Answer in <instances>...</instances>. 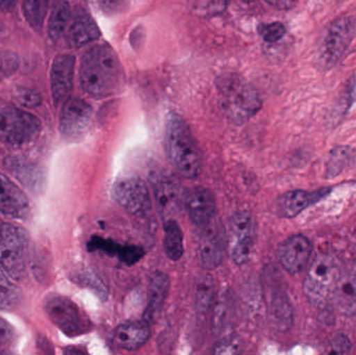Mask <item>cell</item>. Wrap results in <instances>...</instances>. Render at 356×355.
I'll return each instance as SVG.
<instances>
[{
    "label": "cell",
    "instance_id": "6da1fadb",
    "mask_svg": "<svg viewBox=\"0 0 356 355\" xmlns=\"http://www.w3.org/2000/svg\"><path fill=\"white\" fill-rule=\"evenodd\" d=\"M79 75L83 91L94 98L119 93L124 83L120 60L106 44L93 46L83 54Z\"/></svg>",
    "mask_w": 356,
    "mask_h": 355
},
{
    "label": "cell",
    "instance_id": "7a4b0ae2",
    "mask_svg": "<svg viewBox=\"0 0 356 355\" xmlns=\"http://www.w3.org/2000/svg\"><path fill=\"white\" fill-rule=\"evenodd\" d=\"M165 145L169 162L181 176L195 179L200 174V150L188 125L175 113H171L167 118Z\"/></svg>",
    "mask_w": 356,
    "mask_h": 355
},
{
    "label": "cell",
    "instance_id": "3957f363",
    "mask_svg": "<svg viewBox=\"0 0 356 355\" xmlns=\"http://www.w3.org/2000/svg\"><path fill=\"white\" fill-rule=\"evenodd\" d=\"M217 88L222 110L234 124H243L261 110L259 93L242 77L234 74L221 76Z\"/></svg>",
    "mask_w": 356,
    "mask_h": 355
},
{
    "label": "cell",
    "instance_id": "277c9868",
    "mask_svg": "<svg viewBox=\"0 0 356 355\" xmlns=\"http://www.w3.org/2000/svg\"><path fill=\"white\" fill-rule=\"evenodd\" d=\"M40 131L41 122L37 117L14 104H0V142L8 147H24L37 139Z\"/></svg>",
    "mask_w": 356,
    "mask_h": 355
},
{
    "label": "cell",
    "instance_id": "5b68a950",
    "mask_svg": "<svg viewBox=\"0 0 356 355\" xmlns=\"http://www.w3.org/2000/svg\"><path fill=\"white\" fill-rule=\"evenodd\" d=\"M342 268L338 258L321 254L314 260L305 276L303 291L311 304L323 306L332 298Z\"/></svg>",
    "mask_w": 356,
    "mask_h": 355
},
{
    "label": "cell",
    "instance_id": "8992f818",
    "mask_svg": "<svg viewBox=\"0 0 356 355\" xmlns=\"http://www.w3.org/2000/svg\"><path fill=\"white\" fill-rule=\"evenodd\" d=\"M0 266L10 279L21 281L26 275V241L18 227L0 225Z\"/></svg>",
    "mask_w": 356,
    "mask_h": 355
},
{
    "label": "cell",
    "instance_id": "52a82bcc",
    "mask_svg": "<svg viewBox=\"0 0 356 355\" xmlns=\"http://www.w3.org/2000/svg\"><path fill=\"white\" fill-rule=\"evenodd\" d=\"M355 29L353 17H339L326 27L319 45L320 60L324 67L332 68L342 60L355 37Z\"/></svg>",
    "mask_w": 356,
    "mask_h": 355
},
{
    "label": "cell",
    "instance_id": "ba28073f",
    "mask_svg": "<svg viewBox=\"0 0 356 355\" xmlns=\"http://www.w3.org/2000/svg\"><path fill=\"white\" fill-rule=\"evenodd\" d=\"M44 310L50 321L68 337H77L89 331L87 317L68 297L50 294L44 300Z\"/></svg>",
    "mask_w": 356,
    "mask_h": 355
},
{
    "label": "cell",
    "instance_id": "9c48e42d",
    "mask_svg": "<svg viewBox=\"0 0 356 355\" xmlns=\"http://www.w3.org/2000/svg\"><path fill=\"white\" fill-rule=\"evenodd\" d=\"M255 244V223L247 210L236 213L228 226L227 249L232 262L244 265L249 262Z\"/></svg>",
    "mask_w": 356,
    "mask_h": 355
},
{
    "label": "cell",
    "instance_id": "30bf717a",
    "mask_svg": "<svg viewBox=\"0 0 356 355\" xmlns=\"http://www.w3.org/2000/svg\"><path fill=\"white\" fill-rule=\"evenodd\" d=\"M112 195L121 208L135 216H145L152 210L149 191L140 177L131 175L117 179Z\"/></svg>",
    "mask_w": 356,
    "mask_h": 355
},
{
    "label": "cell",
    "instance_id": "8fae6325",
    "mask_svg": "<svg viewBox=\"0 0 356 355\" xmlns=\"http://www.w3.org/2000/svg\"><path fill=\"white\" fill-rule=\"evenodd\" d=\"M92 118L93 110L89 104L77 98H69L60 112V133L70 141L81 139L89 129Z\"/></svg>",
    "mask_w": 356,
    "mask_h": 355
},
{
    "label": "cell",
    "instance_id": "7c38bea8",
    "mask_svg": "<svg viewBox=\"0 0 356 355\" xmlns=\"http://www.w3.org/2000/svg\"><path fill=\"white\" fill-rule=\"evenodd\" d=\"M227 240L225 233L213 220L203 227L199 241V260L205 270L218 268L223 262Z\"/></svg>",
    "mask_w": 356,
    "mask_h": 355
},
{
    "label": "cell",
    "instance_id": "4fadbf2b",
    "mask_svg": "<svg viewBox=\"0 0 356 355\" xmlns=\"http://www.w3.org/2000/svg\"><path fill=\"white\" fill-rule=\"evenodd\" d=\"M152 183L154 198L164 220L175 219V215L184 204V197L177 181L171 175L159 172L152 175Z\"/></svg>",
    "mask_w": 356,
    "mask_h": 355
},
{
    "label": "cell",
    "instance_id": "5bb4252c",
    "mask_svg": "<svg viewBox=\"0 0 356 355\" xmlns=\"http://www.w3.org/2000/svg\"><path fill=\"white\" fill-rule=\"evenodd\" d=\"M75 58L71 54L56 56L50 69V89L54 104H64L73 89Z\"/></svg>",
    "mask_w": 356,
    "mask_h": 355
},
{
    "label": "cell",
    "instance_id": "9a60e30c",
    "mask_svg": "<svg viewBox=\"0 0 356 355\" xmlns=\"http://www.w3.org/2000/svg\"><path fill=\"white\" fill-rule=\"evenodd\" d=\"M313 252V246L307 237L294 235L288 238L280 248V261L284 270L297 274L307 267Z\"/></svg>",
    "mask_w": 356,
    "mask_h": 355
},
{
    "label": "cell",
    "instance_id": "2e32d148",
    "mask_svg": "<svg viewBox=\"0 0 356 355\" xmlns=\"http://www.w3.org/2000/svg\"><path fill=\"white\" fill-rule=\"evenodd\" d=\"M184 206L195 226L202 229L215 219L216 201L205 188H196L184 197Z\"/></svg>",
    "mask_w": 356,
    "mask_h": 355
},
{
    "label": "cell",
    "instance_id": "e0dca14e",
    "mask_svg": "<svg viewBox=\"0 0 356 355\" xmlns=\"http://www.w3.org/2000/svg\"><path fill=\"white\" fill-rule=\"evenodd\" d=\"M31 206L24 192L0 173V212L13 219H26Z\"/></svg>",
    "mask_w": 356,
    "mask_h": 355
},
{
    "label": "cell",
    "instance_id": "ac0fdd59",
    "mask_svg": "<svg viewBox=\"0 0 356 355\" xmlns=\"http://www.w3.org/2000/svg\"><path fill=\"white\" fill-rule=\"evenodd\" d=\"M332 297L339 313L345 316L356 315V261L342 269Z\"/></svg>",
    "mask_w": 356,
    "mask_h": 355
},
{
    "label": "cell",
    "instance_id": "d6986e66",
    "mask_svg": "<svg viewBox=\"0 0 356 355\" xmlns=\"http://www.w3.org/2000/svg\"><path fill=\"white\" fill-rule=\"evenodd\" d=\"M6 168L31 191L40 194L45 189V171L39 164L23 158H10L6 160Z\"/></svg>",
    "mask_w": 356,
    "mask_h": 355
},
{
    "label": "cell",
    "instance_id": "ffe728a7",
    "mask_svg": "<svg viewBox=\"0 0 356 355\" xmlns=\"http://www.w3.org/2000/svg\"><path fill=\"white\" fill-rule=\"evenodd\" d=\"M328 193L330 190L326 189L314 192L293 190V191L286 192L280 197L278 201V210L282 217L294 218L309 206L323 199Z\"/></svg>",
    "mask_w": 356,
    "mask_h": 355
},
{
    "label": "cell",
    "instance_id": "44dd1931",
    "mask_svg": "<svg viewBox=\"0 0 356 355\" xmlns=\"http://www.w3.org/2000/svg\"><path fill=\"white\" fill-rule=\"evenodd\" d=\"M150 325L146 321H129L117 327L115 342L121 349L136 352L147 343Z\"/></svg>",
    "mask_w": 356,
    "mask_h": 355
},
{
    "label": "cell",
    "instance_id": "7402d4cb",
    "mask_svg": "<svg viewBox=\"0 0 356 355\" xmlns=\"http://www.w3.org/2000/svg\"><path fill=\"white\" fill-rule=\"evenodd\" d=\"M169 288H170V281L168 275L160 271L152 275L149 291H148L147 306L143 314V320L148 324H152L158 320L165 300L168 296Z\"/></svg>",
    "mask_w": 356,
    "mask_h": 355
},
{
    "label": "cell",
    "instance_id": "603a6c76",
    "mask_svg": "<svg viewBox=\"0 0 356 355\" xmlns=\"http://www.w3.org/2000/svg\"><path fill=\"white\" fill-rule=\"evenodd\" d=\"M100 31L94 19L83 10H77L68 29V41L72 47L79 48L95 41Z\"/></svg>",
    "mask_w": 356,
    "mask_h": 355
},
{
    "label": "cell",
    "instance_id": "cb8c5ba5",
    "mask_svg": "<svg viewBox=\"0 0 356 355\" xmlns=\"http://www.w3.org/2000/svg\"><path fill=\"white\" fill-rule=\"evenodd\" d=\"M89 251H102L108 256H117L121 262L131 266L137 264L143 258L145 251L139 246L121 245L111 240L102 239L99 237H93L88 243Z\"/></svg>",
    "mask_w": 356,
    "mask_h": 355
},
{
    "label": "cell",
    "instance_id": "d4e9b609",
    "mask_svg": "<svg viewBox=\"0 0 356 355\" xmlns=\"http://www.w3.org/2000/svg\"><path fill=\"white\" fill-rule=\"evenodd\" d=\"M71 20V8L68 0H54L48 20V35L56 41L64 35Z\"/></svg>",
    "mask_w": 356,
    "mask_h": 355
},
{
    "label": "cell",
    "instance_id": "484cf974",
    "mask_svg": "<svg viewBox=\"0 0 356 355\" xmlns=\"http://www.w3.org/2000/svg\"><path fill=\"white\" fill-rule=\"evenodd\" d=\"M164 249L171 261H179L184 254V237L175 219L164 220Z\"/></svg>",
    "mask_w": 356,
    "mask_h": 355
},
{
    "label": "cell",
    "instance_id": "4316f807",
    "mask_svg": "<svg viewBox=\"0 0 356 355\" xmlns=\"http://www.w3.org/2000/svg\"><path fill=\"white\" fill-rule=\"evenodd\" d=\"M213 291L215 285L211 274L203 273L197 277L194 287V302L197 312L204 314L209 310L213 304Z\"/></svg>",
    "mask_w": 356,
    "mask_h": 355
},
{
    "label": "cell",
    "instance_id": "83f0119b",
    "mask_svg": "<svg viewBox=\"0 0 356 355\" xmlns=\"http://www.w3.org/2000/svg\"><path fill=\"white\" fill-rule=\"evenodd\" d=\"M356 164V150L347 146L334 148L330 152V160L326 166L328 177H334L342 173L345 169Z\"/></svg>",
    "mask_w": 356,
    "mask_h": 355
},
{
    "label": "cell",
    "instance_id": "f1b7e54d",
    "mask_svg": "<svg viewBox=\"0 0 356 355\" xmlns=\"http://www.w3.org/2000/svg\"><path fill=\"white\" fill-rule=\"evenodd\" d=\"M49 0H23V15L31 28L40 31L43 27Z\"/></svg>",
    "mask_w": 356,
    "mask_h": 355
},
{
    "label": "cell",
    "instance_id": "f546056e",
    "mask_svg": "<svg viewBox=\"0 0 356 355\" xmlns=\"http://www.w3.org/2000/svg\"><path fill=\"white\" fill-rule=\"evenodd\" d=\"M270 308H271L270 314L277 327L280 329H288L292 322L293 317L292 306L288 297L282 294L275 296L272 300Z\"/></svg>",
    "mask_w": 356,
    "mask_h": 355
},
{
    "label": "cell",
    "instance_id": "4dcf8cb0",
    "mask_svg": "<svg viewBox=\"0 0 356 355\" xmlns=\"http://www.w3.org/2000/svg\"><path fill=\"white\" fill-rule=\"evenodd\" d=\"M188 2L193 14L207 18L224 12L229 0H188Z\"/></svg>",
    "mask_w": 356,
    "mask_h": 355
},
{
    "label": "cell",
    "instance_id": "1f68e13d",
    "mask_svg": "<svg viewBox=\"0 0 356 355\" xmlns=\"http://www.w3.org/2000/svg\"><path fill=\"white\" fill-rule=\"evenodd\" d=\"M20 300L21 293L18 288L0 272V310H12Z\"/></svg>",
    "mask_w": 356,
    "mask_h": 355
},
{
    "label": "cell",
    "instance_id": "d6a6232c",
    "mask_svg": "<svg viewBox=\"0 0 356 355\" xmlns=\"http://www.w3.org/2000/svg\"><path fill=\"white\" fill-rule=\"evenodd\" d=\"M20 60L15 52L0 51V83L12 77L18 70Z\"/></svg>",
    "mask_w": 356,
    "mask_h": 355
},
{
    "label": "cell",
    "instance_id": "836d02e7",
    "mask_svg": "<svg viewBox=\"0 0 356 355\" xmlns=\"http://www.w3.org/2000/svg\"><path fill=\"white\" fill-rule=\"evenodd\" d=\"M259 33L267 43H277L286 35V28L280 22L266 23L259 25Z\"/></svg>",
    "mask_w": 356,
    "mask_h": 355
},
{
    "label": "cell",
    "instance_id": "e575fe53",
    "mask_svg": "<svg viewBox=\"0 0 356 355\" xmlns=\"http://www.w3.org/2000/svg\"><path fill=\"white\" fill-rule=\"evenodd\" d=\"M14 97L21 106L27 108H37L42 102L41 96L37 92L27 88H18L15 90Z\"/></svg>",
    "mask_w": 356,
    "mask_h": 355
},
{
    "label": "cell",
    "instance_id": "d590c367",
    "mask_svg": "<svg viewBox=\"0 0 356 355\" xmlns=\"http://www.w3.org/2000/svg\"><path fill=\"white\" fill-rule=\"evenodd\" d=\"M93 2L104 14L112 16L127 10L131 0H93Z\"/></svg>",
    "mask_w": 356,
    "mask_h": 355
},
{
    "label": "cell",
    "instance_id": "8d00e7d4",
    "mask_svg": "<svg viewBox=\"0 0 356 355\" xmlns=\"http://www.w3.org/2000/svg\"><path fill=\"white\" fill-rule=\"evenodd\" d=\"M351 350V342L346 336L339 335L330 342L328 352L332 354H348Z\"/></svg>",
    "mask_w": 356,
    "mask_h": 355
},
{
    "label": "cell",
    "instance_id": "74e56055",
    "mask_svg": "<svg viewBox=\"0 0 356 355\" xmlns=\"http://www.w3.org/2000/svg\"><path fill=\"white\" fill-rule=\"evenodd\" d=\"M14 336L12 325L4 319L0 318V352L8 348L14 340Z\"/></svg>",
    "mask_w": 356,
    "mask_h": 355
},
{
    "label": "cell",
    "instance_id": "f35d334b",
    "mask_svg": "<svg viewBox=\"0 0 356 355\" xmlns=\"http://www.w3.org/2000/svg\"><path fill=\"white\" fill-rule=\"evenodd\" d=\"M238 349H240V346L236 340L226 339L219 342L213 352L216 354H232L238 352Z\"/></svg>",
    "mask_w": 356,
    "mask_h": 355
},
{
    "label": "cell",
    "instance_id": "ab89813d",
    "mask_svg": "<svg viewBox=\"0 0 356 355\" xmlns=\"http://www.w3.org/2000/svg\"><path fill=\"white\" fill-rule=\"evenodd\" d=\"M268 4L280 10H288L294 8L297 0H266Z\"/></svg>",
    "mask_w": 356,
    "mask_h": 355
},
{
    "label": "cell",
    "instance_id": "60d3db41",
    "mask_svg": "<svg viewBox=\"0 0 356 355\" xmlns=\"http://www.w3.org/2000/svg\"><path fill=\"white\" fill-rule=\"evenodd\" d=\"M18 0H0V10L4 13H10L17 6Z\"/></svg>",
    "mask_w": 356,
    "mask_h": 355
},
{
    "label": "cell",
    "instance_id": "b9f144b4",
    "mask_svg": "<svg viewBox=\"0 0 356 355\" xmlns=\"http://www.w3.org/2000/svg\"><path fill=\"white\" fill-rule=\"evenodd\" d=\"M244 1H253V0H244Z\"/></svg>",
    "mask_w": 356,
    "mask_h": 355
}]
</instances>
